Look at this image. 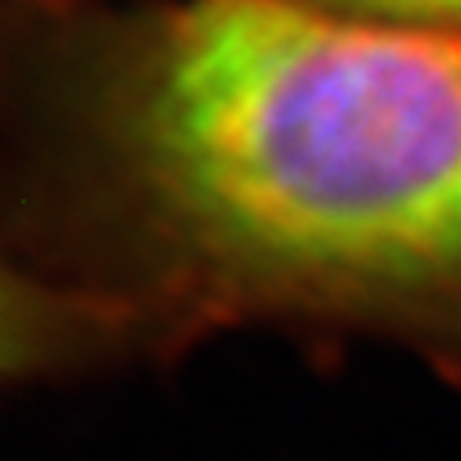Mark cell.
Here are the masks:
<instances>
[{"mask_svg": "<svg viewBox=\"0 0 461 461\" xmlns=\"http://www.w3.org/2000/svg\"><path fill=\"white\" fill-rule=\"evenodd\" d=\"M98 124L207 269L320 294L461 291V41L312 0H175L109 59Z\"/></svg>", "mask_w": 461, "mask_h": 461, "instance_id": "6da1fadb", "label": "cell"}, {"mask_svg": "<svg viewBox=\"0 0 461 461\" xmlns=\"http://www.w3.org/2000/svg\"><path fill=\"white\" fill-rule=\"evenodd\" d=\"M338 15L461 41V0H312Z\"/></svg>", "mask_w": 461, "mask_h": 461, "instance_id": "7a4b0ae2", "label": "cell"}]
</instances>
